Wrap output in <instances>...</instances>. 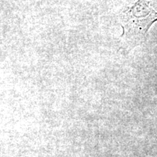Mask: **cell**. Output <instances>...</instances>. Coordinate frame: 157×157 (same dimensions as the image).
I'll return each mask as SVG.
<instances>
[{
    "label": "cell",
    "instance_id": "1",
    "mask_svg": "<svg viewBox=\"0 0 157 157\" xmlns=\"http://www.w3.org/2000/svg\"><path fill=\"white\" fill-rule=\"evenodd\" d=\"M157 21V12L151 0H137L120 15L121 50L127 53L146 41L151 26Z\"/></svg>",
    "mask_w": 157,
    "mask_h": 157
}]
</instances>
